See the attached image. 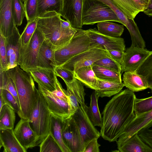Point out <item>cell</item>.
<instances>
[{
	"mask_svg": "<svg viewBox=\"0 0 152 152\" xmlns=\"http://www.w3.org/2000/svg\"><path fill=\"white\" fill-rule=\"evenodd\" d=\"M87 31L91 41L99 46L101 49L125 51V45L123 38L104 35L99 33L95 28L89 29Z\"/></svg>",
	"mask_w": 152,
	"mask_h": 152,
	"instance_id": "cell-13",
	"label": "cell"
},
{
	"mask_svg": "<svg viewBox=\"0 0 152 152\" xmlns=\"http://www.w3.org/2000/svg\"><path fill=\"white\" fill-rule=\"evenodd\" d=\"M93 65L82 67L74 72L75 78L86 87L97 90L99 89L98 78L93 69Z\"/></svg>",
	"mask_w": 152,
	"mask_h": 152,
	"instance_id": "cell-25",
	"label": "cell"
},
{
	"mask_svg": "<svg viewBox=\"0 0 152 152\" xmlns=\"http://www.w3.org/2000/svg\"><path fill=\"white\" fill-rule=\"evenodd\" d=\"M13 131L18 142L26 151L37 146L36 134L31 127L28 119L20 118Z\"/></svg>",
	"mask_w": 152,
	"mask_h": 152,
	"instance_id": "cell-15",
	"label": "cell"
},
{
	"mask_svg": "<svg viewBox=\"0 0 152 152\" xmlns=\"http://www.w3.org/2000/svg\"><path fill=\"white\" fill-rule=\"evenodd\" d=\"M76 30L69 43L55 51L56 66H61L75 56L90 49H101L99 46L91 41L87 30L81 28Z\"/></svg>",
	"mask_w": 152,
	"mask_h": 152,
	"instance_id": "cell-4",
	"label": "cell"
},
{
	"mask_svg": "<svg viewBox=\"0 0 152 152\" xmlns=\"http://www.w3.org/2000/svg\"><path fill=\"white\" fill-rule=\"evenodd\" d=\"M0 109L5 104H6L4 99L1 95H0Z\"/></svg>",
	"mask_w": 152,
	"mask_h": 152,
	"instance_id": "cell-50",
	"label": "cell"
},
{
	"mask_svg": "<svg viewBox=\"0 0 152 152\" xmlns=\"http://www.w3.org/2000/svg\"><path fill=\"white\" fill-rule=\"evenodd\" d=\"M122 80L124 86L133 92L141 91L149 88L145 77L138 74L135 71L125 72Z\"/></svg>",
	"mask_w": 152,
	"mask_h": 152,
	"instance_id": "cell-22",
	"label": "cell"
},
{
	"mask_svg": "<svg viewBox=\"0 0 152 152\" xmlns=\"http://www.w3.org/2000/svg\"><path fill=\"white\" fill-rule=\"evenodd\" d=\"M143 12L149 17H152V0H149Z\"/></svg>",
	"mask_w": 152,
	"mask_h": 152,
	"instance_id": "cell-49",
	"label": "cell"
},
{
	"mask_svg": "<svg viewBox=\"0 0 152 152\" xmlns=\"http://www.w3.org/2000/svg\"><path fill=\"white\" fill-rule=\"evenodd\" d=\"M83 2V0H64L61 15L74 28H82Z\"/></svg>",
	"mask_w": 152,
	"mask_h": 152,
	"instance_id": "cell-14",
	"label": "cell"
},
{
	"mask_svg": "<svg viewBox=\"0 0 152 152\" xmlns=\"http://www.w3.org/2000/svg\"><path fill=\"white\" fill-rule=\"evenodd\" d=\"M21 35L16 26L12 34L5 38L8 70L19 65L20 38Z\"/></svg>",
	"mask_w": 152,
	"mask_h": 152,
	"instance_id": "cell-18",
	"label": "cell"
},
{
	"mask_svg": "<svg viewBox=\"0 0 152 152\" xmlns=\"http://www.w3.org/2000/svg\"><path fill=\"white\" fill-rule=\"evenodd\" d=\"M151 52L145 48L138 46L127 48L121 65V74L126 71H136Z\"/></svg>",
	"mask_w": 152,
	"mask_h": 152,
	"instance_id": "cell-12",
	"label": "cell"
},
{
	"mask_svg": "<svg viewBox=\"0 0 152 152\" xmlns=\"http://www.w3.org/2000/svg\"><path fill=\"white\" fill-rule=\"evenodd\" d=\"M136 4L140 12L144 11L149 0H132Z\"/></svg>",
	"mask_w": 152,
	"mask_h": 152,
	"instance_id": "cell-48",
	"label": "cell"
},
{
	"mask_svg": "<svg viewBox=\"0 0 152 152\" xmlns=\"http://www.w3.org/2000/svg\"><path fill=\"white\" fill-rule=\"evenodd\" d=\"M61 15L53 11L37 18V26L43 33L45 39L54 51L69 44L77 31Z\"/></svg>",
	"mask_w": 152,
	"mask_h": 152,
	"instance_id": "cell-2",
	"label": "cell"
},
{
	"mask_svg": "<svg viewBox=\"0 0 152 152\" xmlns=\"http://www.w3.org/2000/svg\"><path fill=\"white\" fill-rule=\"evenodd\" d=\"M54 71L56 75L61 78L64 82L71 83L75 78L74 72L65 68L56 66Z\"/></svg>",
	"mask_w": 152,
	"mask_h": 152,
	"instance_id": "cell-42",
	"label": "cell"
},
{
	"mask_svg": "<svg viewBox=\"0 0 152 152\" xmlns=\"http://www.w3.org/2000/svg\"><path fill=\"white\" fill-rule=\"evenodd\" d=\"M51 113L44 97L37 89L35 102L28 119L31 127L36 134L37 145L49 133Z\"/></svg>",
	"mask_w": 152,
	"mask_h": 152,
	"instance_id": "cell-5",
	"label": "cell"
},
{
	"mask_svg": "<svg viewBox=\"0 0 152 152\" xmlns=\"http://www.w3.org/2000/svg\"><path fill=\"white\" fill-rule=\"evenodd\" d=\"M62 134L63 141L70 152H81L80 136L72 116L65 119Z\"/></svg>",
	"mask_w": 152,
	"mask_h": 152,
	"instance_id": "cell-10",
	"label": "cell"
},
{
	"mask_svg": "<svg viewBox=\"0 0 152 152\" xmlns=\"http://www.w3.org/2000/svg\"><path fill=\"white\" fill-rule=\"evenodd\" d=\"M19 66L7 71L15 84L18 94L20 109L18 115L20 118L28 119L35 102L37 89L30 73L25 71Z\"/></svg>",
	"mask_w": 152,
	"mask_h": 152,
	"instance_id": "cell-3",
	"label": "cell"
},
{
	"mask_svg": "<svg viewBox=\"0 0 152 152\" xmlns=\"http://www.w3.org/2000/svg\"><path fill=\"white\" fill-rule=\"evenodd\" d=\"M0 148L4 152H26L16 138L13 129H0Z\"/></svg>",
	"mask_w": 152,
	"mask_h": 152,
	"instance_id": "cell-21",
	"label": "cell"
},
{
	"mask_svg": "<svg viewBox=\"0 0 152 152\" xmlns=\"http://www.w3.org/2000/svg\"><path fill=\"white\" fill-rule=\"evenodd\" d=\"M51 92L55 96L68 103L66 91L62 88L57 77L56 79V89Z\"/></svg>",
	"mask_w": 152,
	"mask_h": 152,
	"instance_id": "cell-45",
	"label": "cell"
},
{
	"mask_svg": "<svg viewBox=\"0 0 152 152\" xmlns=\"http://www.w3.org/2000/svg\"><path fill=\"white\" fill-rule=\"evenodd\" d=\"M97 30L100 33L107 36L114 37H120L122 34L124 30L123 25L109 22L102 21L97 23Z\"/></svg>",
	"mask_w": 152,
	"mask_h": 152,
	"instance_id": "cell-30",
	"label": "cell"
},
{
	"mask_svg": "<svg viewBox=\"0 0 152 152\" xmlns=\"http://www.w3.org/2000/svg\"><path fill=\"white\" fill-rule=\"evenodd\" d=\"M135 71L145 77L152 93V51Z\"/></svg>",
	"mask_w": 152,
	"mask_h": 152,
	"instance_id": "cell-34",
	"label": "cell"
},
{
	"mask_svg": "<svg viewBox=\"0 0 152 152\" xmlns=\"http://www.w3.org/2000/svg\"><path fill=\"white\" fill-rule=\"evenodd\" d=\"M152 110V96L139 99L136 98L134 105V112L136 116Z\"/></svg>",
	"mask_w": 152,
	"mask_h": 152,
	"instance_id": "cell-38",
	"label": "cell"
},
{
	"mask_svg": "<svg viewBox=\"0 0 152 152\" xmlns=\"http://www.w3.org/2000/svg\"><path fill=\"white\" fill-rule=\"evenodd\" d=\"M15 111L7 105L0 109V129H13L15 120Z\"/></svg>",
	"mask_w": 152,
	"mask_h": 152,
	"instance_id": "cell-32",
	"label": "cell"
},
{
	"mask_svg": "<svg viewBox=\"0 0 152 152\" xmlns=\"http://www.w3.org/2000/svg\"><path fill=\"white\" fill-rule=\"evenodd\" d=\"M65 119L51 113L49 128V133L52 135L57 142L62 152H70L62 139V130Z\"/></svg>",
	"mask_w": 152,
	"mask_h": 152,
	"instance_id": "cell-26",
	"label": "cell"
},
{
	"mask_svg": "<svg viewBox=\"0 0 152 152\" xmlns=\"http://www.w3.org/2000/svg\"><path fill=\"white\" fill-rule=\"evenodd\" d=\"M21 0L23 2V3H24L26 1V0Z\"/></svg>",
	"mask_w": 152,
	"mask_h": 152,
	"instance_id": "cell-51",
	"label": "cell"
},
{
	"mask_svg": "<svg viewBox=\"0 0 152 152\" xmlns=\"http://www.w3.org/2000/svg\"><path fill=\"white\" fill-rule=\"evenodd\" d=\"M121 22L114 12L98 0H83L82 22L83 25H93L105 21Z\"/></svg>",
	"mask_w": 152,
	"mask_h": 152,
	"instance_id": "cell-6",
	"label": "cell"
},
{
	"mask_svg": "<svg viewBox=\"0 0 152 152\" xmlns=\"http://www.w3.org/2000/svg\"><path fill=\"white\" fill-rule=\"evenodd\" d=\"M64 2V0H37V18L53 11L61 15Z\"/></svg>",
	"mask_w": 152,
	"mask_h": 152,
	"instance_id": "cell-28",
	"label": "cell"
},
{
	"mask_svg": "<svg viewBox=\"0 0 152 152\" xmlns=\"http://www.w3.org/2000/svg\"><path fill=\"white\" fill-rule=\"evenodd\" d=\"M93 65L104 67L119 73L121 72V65L110 57L99 59L95 62Z\"/></svg>",
	"mask_w": 152,
	"mask_h": 152,
	"instance_id": "cell-39",
	"label": "cell"
},
{
	"mask_svg": "<svg viewBox=\"0 0 152 152\" xmlns=\"http://www.w3.org/2000/svg\"><path fill=\"white\" fill-rule=\"evenodd\" d=\"M0 70L7 71V61L5 38L0 34Z\"/></svg>",
	"mask_w": 152,
	"mask_h": 152,
	"instance_id": "cell-43",
	"label": "cell"
},
{
	"mask_svg": "<svg viewBox=\"0 0 152 152\" xmlns=\"http://www.w3.org/2000/svg\"><path fill=\"white\" fill-rule=\"evenodd\" d=\"M55 51L45 39L39 52L37 58V67L54 70L56 66Z\"/></svg>",
	"mask_w": 152,
	"mask_h": 152,
	"instance_id": "cell-24",
	"label": "cell"
},
{
	"mask_svg": "<svg viewBox=\"0 0 152 152\" xmlns=\"http://www.w3.org/2000/svg\"><path fill=\"white\" fill-rule=\"evenodd\" d=\"M136 98L128 89L121 91L107 103L102 112L100 135L110 142L116 141L126 126L135 117L134 105Z\"/></svg>",
	"mask_w": 152,
	"mask_h": 152,
	"instance_id": "cell-1",
	"label": "cell"
},
{
	"mask_svg": "<svg viewBox=\"0 0 152 152\" xmlns=\"http://www.w3.org/2000/svg\"><path fill=\"white\" fill-rule=\"evenodd\" d=\"M99 89L95 90L98 97H110L121 91L124 86L122 82L105 80L98 78Z\"/></svg>",
	"mask_w": 152,
	"mask_h": 152,
	"instance_id": "cell-27",
	"label": "cell"
},
{
	"mask_svg": "<svg viewBox=\"0 0 152 152\" xmlns=\"http://www.w3.org/2000/svg\"><path fill=\"white\" fill-rule=\"evenodd\" d=\"M12 0H0V34L7 38L12 33L15 24L12 12Z\"/></svg>",
	"mask_w": 152,
	"mask_h": 152,
	"instance_id": "cell-19",
	"label": "cell"
},
{
	"mask_svg": "<svg viewBox=\"0 0 152 152\" xmlns=\"http://www.w3.org/2000/svg\"><path fill=\"white\" fill-rule=\"evenodd\" d=\"M118 7L130 18L134 19L140 12L132 0H112Z\"/></svg>",
	"mask_w": 152,
	"mask_h": 152,
	"instance_id": "cell-35",
	"label": "cell"
},
{
	"mask_svg": "<svg viewBox=\"0 0 152 152\" xmlns=\"http://www.w3.org/2000/svg\"><path fill=\"white\" fill-rule=\"evenodd\" d=\"M12 7L14 20L16 26H19L22 24L25 17L24 5L21 0H12Z\"/></svg>",
	"mask_w": 152,
	"mask_h": 152,
	"instance_id": "cell-36",
	"label": "cell"
},
{
	"mask_svg": "<svg viewBox=\"0 0 152 152\" xmlns=\"http://www.w3.org/2000/svg\"><path fill=\"white\" fill-rule=\"evenodd\" d=\"M108 57H110L106 50L94 48L75 56L59 66L75 72L80 68L92 65L97 60Z\"/></svg>",
	"mask_w": 152,
	"mask_h": 152,
	"instance_id": "cell-9",
	"label": "cell"
},
{
	"mask_svg": "<svg viewBox=\"0 0 152 152\" xmlns=\"http://www.w3.org/2000/svg\"><path fill=\"white\" fill-rule=\"evenodd\" d=\"M35 82L48 91L52 92L56 89L57 76L54 70L37 67L29 72Z\"/></svg>",
	"mask_w": 152,
	"mask_h": 152,
	"instance_id": "cell-20",
	"label": "cell"
},
{
	"mask_svg": "<svg viewBox=\"0 0 152 152\" xmlns=\"http://www.w3.org/2000/svg\"><path fill=\"white\" fill-rule=\"evenodd\" d=\"M98 97L95 91L91 95L90 103L87 109L88 116L93 125L95 126L101 127L102 123V117L98 107Z\"/></svg>",
	"mask_w": 152,
	"mask_h": 152,
	"instance_id": "cell-31",
	"label": "cell"
},
{
	"mask_svg": "<svg viewBox=\"0 0 152 152\" xmlns=\"http://www.w3.org/2000/svg\"><path fill=\"white\" fill-rule=\"evenodd\" d=\"M40 152H62L56 140L50 133L39 145Z\"/></svg>",
	"mask_w": 152,
	"mask_h": 152,
	"instance_id": "cell-37",
	"label": "cell"
},
{
	"mask_svg": "<svg viewBox=\"0 0 152 152\" xmlns=\"http://www.w3.org/2000/svg\"><path fill=\"white\" fill-rule=\"evenodd\" d=\"M24 5L27 21L37 18V0H26Z\"/></svg>",
	"mask_w": 152,
	"mask_h": 152,
	"instance_id": "cell-41",
	"label": "cell"
},
{
	"mask_svg": "<svg viewBox=\"0 0 152 152\" xmlns=\"http://www.w3.org/2000/svg\"><path fill=\"white\" fill-rule=\"evenodd\" d=\"M111 57L119 64L121 65L123 63L124 59L125 51L117 50L105 49Z\"/></svg>",
	"mask_w": 152,
	"mask_h": 152,
	"instance_id": "cell-46",
	"label": "cell"
},
{
	"mask_svg": "<svg viewBox=\"0 0 152 152\" xmlns=\"http://www.w3.org/2000/svg\"><path fill=\"white\" fill-rule=\"evenodd\" d=\"M0 95L2 97L6 104L12 108L18 115L20 111V107L12 94L5 89H0Z\"/></svg>",
	"mask_w": 152,
	"mask_h": 152,
	"instance_id": "cell-40",
	"label": "cell"
},
{
	"mask_svg": "<svg viewBox=\"0 0 152 152\" xmlns=\"http://www.w3.org/2000/svg\"><path fill=\"white\" fill-rule=\"evenodd\" d=\"M65 83L67 88V95L72 116L80 105H86L85 103L86 94L84 85L75 78L71 83Z\"/></svg>",
	"mask_w": 152,
	"mask_h": 152,
	"instance_id": "cell-16",
	"label": "cell"
},
{
	"mask_svg": "<svg viewBox=\"0 0 152 152\" xmlns=\"http://www.w3.org/2000/svg\"><path fill=\"white\" fill-rule=\"evenodd\" d=\"M98 138L91 140L85 148L83 152H99V147L101 145L98 142Z\"/></svg>",
	"mask_w": 152,
	"mask_h": 152,
	"instance_id": "cell-47",
	"label": "cell"
},
{
	"mask_svg": "<svg viewBox=\"0 0 152 152\" xmlns=\"http://www.w3.org/2000/svg\"><path fill=\"white\" fill-rule=\"evenodd\" d=\"M88 106L80 105L72 116L78 127L81 141V152L88 143L95 138H99L100 132L91 122L87 112Z\"/></svg>",
	"mask_w": 152,
	"mask_h": 152,
	"instance_id": "cell-7",
	"label": "cell"
},
{
	"mask_svg": "<svg viewBox=\"0 0 152 152\" xmlns=\"http://www.w3.org/2000/svg\"><path fill=\"white\" fill-rule=\"evenodd\" d=\"M117 144L118 150L121 152H152V149L143 141L138 133Z\"/></svg>",
	"mask_w": 152,
	"mask_h": 152,
	"instance_id": "cell-23",
	"label": "cell"
},
{
	"mask_svg": "<svg viewBox=\"0 0 152 152\" xmlns=\"http://www.w3.org/2000/svg\"><path fill=\"white\" fill-rule=\"evenodd\" d=\"M38 90L44 97L51 113L64 119L71 116L68 102L55 96L40 85L38 84Z\"/></svg>",
	"mask_w": 152,
	"mask_h": 152,
	"instance_id": "cell-11",
	"label": "cell"
},
{
	"mask_svg": "<svg viewBox=\"0 0 152 152\" xmlns=\"http://www.w3.org/2000/svg\"><path fill=\"white\" fill-rule=\"evenodd\" d=\"M152 124V110L135 117L126 127L123 133L119 137L116 143L123 142L142 129Z\"/></svg>",
	"mask_w": 152,
	"mask_h": 152,
	"instance_id": "cell-17",
	"label": "cell"
},
{
	"mask_svg": "<svg viewBox=\"0 0 152 152\" xmlns=\"http://www.w3.org/2000/svg\"><path fill=\"white\" fill-rule=\"evenodd\" d=\"M138 134L143 141L152 149V124L140 131Z\"/></svg>",
	"mask_w": 152,
	"mask_h": 152,
	"instance_id": "cell-44",
	"label": "cell"
},
{
	"mask_svg": "<svg viewBox=\"0 0 152 152\" xmlns=\"http://www.w3.org/2000/svg\"><path fill=\"white\" fill-rule=\"evenodd\" d=\"M37 18L27 21L20 38V57L28 47L31 38L37 26Z\"/></svg>",
	"mask_w": 152,
	"mask_h": 152,
	"instance_id": "cell-29",
	"label": "cell"
},
{
	"mask_svg": "<svg viewBox=\"0 0 152 152\" xmlns=\"http://www.w3.org/2000/svg\"><path fill=\"white\" fill-rule=\"evenodd\" d=\"M93 69L98 78L105 80L122 82L121 73L96 65H93Z\"/></svg>",
	"mask_w": 152,
	"mask_h": 152,
	"instance_id": "cell-33",
	"label": "cell"
},
{
	"mask_svg": "<svg viewBox=\"0 0 152 152\" xmlns=\"http://www.w3.org/2000/svg\"><path fill=\"white\" fill-rule=\"evenodd\" d=\"M45 39L41 29L37 27L29 45L20 57L19 66L27 72L37 67V58L40 48Z\"/></svg>",
	"mask_w": 152,
	"mask_h": 152,
	"instance_id": "cell-8",
	"label": "cell"
}]
</instances>
